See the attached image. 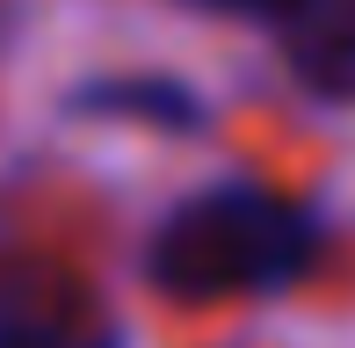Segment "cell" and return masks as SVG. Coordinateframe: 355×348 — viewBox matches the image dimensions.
Instances as JSON below:
<instances>
[{
    "label": "cell",
    "instance_id": "2",
    "mask_svg": "<svg viewBox=\"0 0 355 348\" xmlns=\"http://www.w3.org/2000/svg\"><path fill=\"white\" fill-rule=\"evenodd\" d=\"M0 348H116L80 283H0Z\"/></svg>",
    "mask_w": 355,
    "mask_h": 348
},
{
    "label": "cell",
    "instance_id": "3",
    "mask_svg": "<svg viewBox=\"0 0 355 348\" xmlns=\"http://www.w3.org/2000/svg\"><path fill=\"white\" fill-rule=\"evenodd\" d=\"M276 29L297 87L319 102H355V0H297Z\"/></svg>",
    "mask_w": 355,
    "mask_h": 348
},
{
    "label": "cell",
    "instance_id": "5",
    "mask_svg": "<svg viewBox=\"0 0 355 348\" xmlns=\"http://www.w3.org/2000/svg\"><path fill=\"white\" fill-rule=\"evenodd\" d=\"M189 8H211V15H247V22H283L297 0H189Z\"/></svg>",
    "mask_w": 355,
    "mask_h": 348
},
{
    "label": "cell",
    "instance_id": "1",
    "mask_svg": "<svg viewBox=\"0 0 355 348\" xmlns=\"http://www.w3.org/2000/svg\"><path fill=\"white\" fill-rule=\"evenodd\" d=\"M319 261V225L304 203L276 189H203L174 203L145 240V283L174 305H218V297H276Z\"/></svg>",
    "mask_w": 355,
    "mask_h": 348
},
{
    "label": "cell",
    "instance_id": "4",
    "mask_svg": "<svg viewBox=\"0 0 355 348\" xmlns=\"http://www.w3.org/2000/svg\"><path fill=\"white\" fill-rule=\"evenodd\" d=\"M80 116H138V123H159V131H196L203 123V102L174 80H94L73 94Z\"/></svg>",
    "mask_w": 355,
    "mask_h": 348
},
{
    "label": "cell",
    "instance_id": "6",
    "mask_svg": "<svg viewBox=\"0 0 355 348\" xmlns=\"http://www.w3.org/2000/svg\"><path fill=\"white\" fill-rule=\"evenodd\" d=\"M15 8H22V0H0V44H8V29H15Z\"/></svg>",
    "mask_w": 355,
    "mask_h": 348
}]
</instances>
